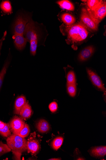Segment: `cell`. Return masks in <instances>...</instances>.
Listing matches in <instances>:
<instances>
[{
    "mask_svg": "<svg viewBox=\"0 0 106 160\" xmlns=\"http://www.w3.org/2000/svg\"><path fill=\"white\" fill-rule=\"evenodd\" d=\"M48 35L46 27L43 24L32 20L27 24L23 35L30 43L32 55H36L38 46L44 45Z\"/></svg>",
    "mask_w": 106,
    "mask_h": 160,
    "instance_id": "obj_1",
    "label": "cell"
},
{
    "mask_svg": "<svg viewBox=\"0 0 106 160\" xmlns=\"http://www.w3.org/2000/svg\"><path fill=\"white\" fill-rule=\"evenodd\" d=\"M60 28L61 33L67 37V42L72 45V48L76 50L77 45L83 42L89 34L88 29L81 22L69 26L62 24Z\"/></svg>",
    "mask_w": 106,
    "mask_h": 160,
    "instance_id": "obj_2",
    "label": "cell"
},
{
    "mask_svg": "<svg viewBox=\"0 0 106 160\" xmlns=\"http://www.w3.org/2000/svg\"><path fill=\"white\" fill-rule=\"evenodd\" d=\"M32 14L25 11L20 12L13 25V34L23 35L27 24L33 20Z\"/></svg>",
    "mask_w": 106,
    "mask_h": 160,
    "instance_id": "obj_3",
    "label": "cell"
},
{
    "mask_svg": "<svg viewBox=\"0 0 106 160\" xmlns=\"http://www.w3.org/2000/svg\"><path fill=\"white\" fill-rule=\"evenodd\" d=\"M7 144L13 153L22 154L27 150V141L24 138L13 134L7 139Z\"/></svg>",
    "mask_w": 106,
    "mask_h": 160,
    "instance_id": "obj_4",
    "label": "cell"
},
{
    "mask_svg": "<svg viewBox=\"0 0 106 160\" xmlns=\"http://www.w3.org/2000/svg\"><path fill=\"white\" fill-rule=\"evenodd\" d=\"M81 22L91 32H95L98 30L99 23L90 15L85 8L82 9L81 16Z\"/></svg>",
    "mask_w": 106,
    "mask_h": 160,
    "instance_id": "obj_5",
    "label": "cell"
},
{
    "mask_svg": "<svg viewBox=\"0 0 106 160\" xmlns=\"http://www.w3.org/2000/svg\"><path fill=\"white\" fill-rule=\"evenodd\" d=\"M86 71L89 78L93 84L99 90L103 92L105 94L106 89L100 77L93 70L88 68Z\"/></svg>",
    "mask_w": 106,
    "mask_h": 160,
    "instance_id": "obj_6",
    "label": "cell"
},
{
    "mask_svg": "<svg viewBox=\"0 0 106 160\" xmlns=\"http://www.w3.org/2000/svg\"><path fill=\"white\" fill-rule=\"evenodd\" d=\"M25 125V123L22 119L16 116L11 120L8 126L13 134L18 135Z\"/></svg>",
    "mask_w": 106,
    "mask_h": 160,
    "instance_id": "obj_7",
    "label": "cell"
},
{
    "mask_svg": "<svg viewBox=\"0 0 106 160\" xmlns=\"http://www.w3.org/2000/svg\"><path fill=\"white\" fill-rule=\"evenodd\" d=\"M87 10L90 15L99 23L106 15V2L103 1L97 8L93 11H91L88 10Z\"/></svg>",
    "mask_w": 106,
    "mask_h": 160,
    "instance_id": "obj_8",
    "label": "cell"
},
{
    "mask_svg": "<svg viewBox=\"0 0 106 160\" xmlns=\"http://www.w3.org/2000/svg\"><path fill=\"white\" fill-rule=\"evenodd\" d=\"M27 147L28 152L36 155L40 149V142L35 137L30 138L27 141Z\"/></svg>",
    "mask_w": 106,
    "mask_h": 160,
    "instance_id": "obj_9",
    "label": "cell"
},
{
    "mask_svg": "<svg viewBox=\"0 0 106 160\" xmlns=\"http://www.w3.org/2000/svg\"><path fill=\"white\" fill-rule=\"evenodd\" d=\"M88 152L93 157L103 158L106 154V147L105 146L93 147L89 149Z\"/></svg>",
    "mask_w": 106,
    "mask_h": 160,
    "instance_id": "obj_10",
    "label": "cell"
},
{
    "mask_svg": "<svg viewBox=\"0 0 106 160\" xmlns=\"http://www.w3.org/2000/svg\"><path fill=\"white\" fill-rule=\"evenodd\" d=\"M95 50V48L93 46L85 48L79 53L78 57L79 60L82 62L88 60L93 54Z\"/></svg>",
    "mask_w": 106,
    "mask_h": 160,
    "instance_id": "obj_11",
    "label": "cell"
},
{
    "mask_svg": "<svg viewBox=\"0 0 106 160\" xmlns=\"http://www.w3.org/2000/svg\"><path fill=\"white\" fill-rule=\"evenodd\" d=\"M12 38L15 46L18 50H22L25 48L27 41L23 35L14 34Z\"/></svg>",
    "mask_w": 106,
    "mask_h": 160,
    "instance_id": "obj_12",
    "label": "cell"
},
{
    "mask_svg": "<svg viewBox=\"0 0 106 160\" xmlns=\"http://www.w3.org/2000/svg\"><path fill=\"white\" fill-rule=\"evenodd\" d=\"M36 128L38 132L40 133L48 132L51 129V127L48 122L44 119L40 120L37 123Z\"/></svg>",
    "mask_w": 106,
    "mask_h": 160,
    "instance_id": "obj_13",
    "label": "cell"
},
{
    "mask_svg": "<svg viewBox=\"0 0 106 160\" xmlns=\"http://www.w3.org/2000/svg\"><path fill=\"white\" fill-rule=\"evenodd\" d=\"M26 103V98L24 96H21L17 97L15 101L14 113L20 114L21 109Z\"/></svg>",
    "mask_w": 106,
    "mask_h": 160,
    "instance_id": "obj_14",
    "label": "cell"
},
{
    "mask_svg": "<svg viewBox=\"0 0 106 160\" xmlns=\"http://www.w3.org/2000/svg\"><path fill=\"white\" fill-rule=\"evenodd\" d=\"M32 113V110L31 106L26 102L21 109L20 114L23 119L26 120L30 118Z\"/></svg>",
    "mask_w": 106,
    "mask_h": 160,
    "instance_id": "obj_15",
    "label": "cell"
},
{
    "mask_svg": "<svg viewBox=\"0 0 106 160\" xmlns=\"http://www.w3.org/2000/svg\"><path fill=\"white\" fill-rule=\"evenodd\" d=\"M66 78L67 83H76V79L73 68L67 67L65 69Z\"/></svg>",
    "mask_w": 106,
    "mask_h": 160,
    "instance_id": "obj_16",
    "label": "cell"
},
{
    "mask_svg": "<svg viewBox=\"0 0 106 160\" xmlns=\"http://www.w3.org/2000/svg\"><path fill=\"white\" fill-rule=\"evenodd\" d=\"M60 18L64 23L67 26L74 24L76 21V19L74 16L67 13L62 14Z\"/></svg>",
    "mask_w": 106,
    "mask_h": 160,
    "instance_id": "obj_17",
    "label": "cell"
},
{
    "mask_svg": "<svg viewBox=\"0 0 106 160\" xmlns=\"http://www.w3.org/2000/svg\"><path fill=\"white\" fill-rule=\"evenodd\" d=\"M64 138L62 135L58 136L55 137L51 142V146L54 150L57 151L61 147L62 145Z\"/></svg>",
    "mask_w": 106,
    "mask_h": 160,
    "instance_id": "obj_18",
    "label": "cell"
},
{
    "mask_svg": "<svg viewBox=\"0 0 106 160\" xmlns=\"http://www.w3.org/2000/svg\"><path fill=\"white\" fill-rule=\"evenodd\" d=\"M11 134L9 126L0 120V135L4 137L7 138Z\"/></svg>",
    "mask_w": 106,
    "mask_h": 160,
    "instance_id": "obj_19",
    "label": "cell"
},
{
    "mask_svg": "<svg viewBox=\"0 0 106 160\" xmlns=\"http://www.w3.org/2000/svg\"><path fill=\"white\" fill-rule=\"evenodd\" d=\"M57 3L60 8L63 9L70 11H73L74 10L75 8L73 4L67 0L58 1Z\"/></svg>",
    "mask_w": 106,
    "mask_h": 160,
    "instance_id": "obj_20",
    "label": "cell"
},
{
    "mask_svg": "<svg viewBox=\"0 0 106 160\" xmlns=\"http://www.w3.org/2000/svg\"><path fill=\"white\" fill-rule=\"evenodd\" d=\"M101 0H88L86 2L88 7L87 10L93 11L97 8L103 3Z\"/></svg>",
    "mask_w": 106,
    "mask_h": 160,
    "instance_id": "obj_21",
    "label": "cell"
},
{
    "mask_svg": "<svg viewBox=\"0 0 106 160\" xmlns=\"http://www.w3.org/2000/svg\"><path fill=\"white\" fill-rule=\"evenodd\" d=\"M10 63V60L7 58L0 72V90H1L3 83L6 74L7 69Z\"/></svg>",
    "mask_w": 106,
    "mask_h": 160,
    "instance_id": "obj_22",
    "label": "cell"
},
{
    "mask_svg": "<svg viewBox=\"0 0 106 160\" xmlns=\"http://www.w3.org/2000/svg\"><path fill=\"white\" fill-rule=\"evenodd\" d=\"M1 8L5 13H11L12 12V8L10 2L8 1L2 2L1 4Z\"/></svg>",
    "mask_w": 106,
    "mask_h": 160,
    "instance_id": "obj_23",
    "label": "cell"
},
{
    "mask_svg": "<svg viewBox=\"0 0 106 160\" xmlns=\"http://www.w3.org/2000/svg\"><path fill=\"white\" fill-rule=\"evenodd\" d=\"M76 83H67V90L69 95L72 97H74L77 93Z\"/></svg>",
    "mask_w": 106,
    "mask_h": 160,
    "instance_id": "obj_24",
    "label": "cell"
},
{
    "mask_svg": "<svg viewBox=\"0 0 106 160\" xmlns=\"http://www.w3.org/2000/svg\"><path fill=\"white\" fill-rule=\"evenodd\" d=\"M11 151L7 144L0 142V157Z\"/></svg>",
    "mask_w": 106,
    "mask_h": 160,
    "instance_id": "obj_25",
    "label": "cell"
},
{
    "mask_svg": "<svg viewBox=\"0 0 106 160\" xmlns=\"http://www.w3.org/2000/svg\"><path fill=\"white\" fill-rule=\"evenodd\" d=\"M30 132V130L29 125L27 124H25L24 128L21 130L18 136L25 138L29 135Z\"/></svg>",
    "mask_w": 106,
    "mask_h": 160,
    "instance_id": "obj_26",
    "label": "cell"
},
{
    "mask_svg": "<svg viewBox=\"0 0 106 160\" xmlns=\"http://www.w3.org/2000/svg\"><path fill=\"white\" fill-rule=\"evenodd\" d=\"M49 108L50 111L52 113H55L57 110L58 109V105L55 101L51 103L49 106Z\"/></svg>",
    "mask_w": 106,
    "mask_h": 160,
    "instance_id": "obj_27",
    "label": "cell"
},
{
    "mask_svg": "<svg viewBox=\"0 0 106 160\" xmlns=\"http://www.w3.org/2000/svg\"><path fill=\"white\" fill-rule=\"evenodd\" d=\"M7 34V32L6 31L4 33L2 37V38L0 40V54H1V52L2 48V47L3 45V43L4 41L5 40Z\"/></svg>",
    "mask_w": 106,
    "mask_h": 160,
    "instance_id": "obj_28",
    "label": "cell"
},
{
    "mask_svg": "<svg viewBox=\"0 0 106 160\" xmlns=\"http://www.w3.org/2000/svg\"><path fill=\"white\" fill-rule=\"evenodd\" d=\"M48 160H62V159L60 158H52Z\"/></svg>",
    "mask_w": 106,
    "mask_h": 160,
    "instance_id": "obj_29",
    "label": "cell"
}]
</instances>
